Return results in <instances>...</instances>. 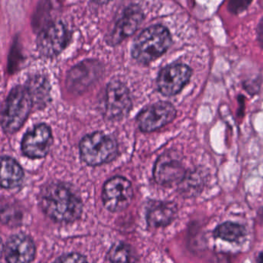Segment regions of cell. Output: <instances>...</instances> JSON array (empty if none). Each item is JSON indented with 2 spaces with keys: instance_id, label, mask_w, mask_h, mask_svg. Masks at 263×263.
<instances>
[{
  "instance_id": "1",
  "label": "cell",
  "mask_w": 263,
  "mask_h": 263,
  "mask_svg": "<svg viewBox=\"0 0 263 263\" xmlns=\"http://www.w3.org/2000/svg\"><path fill=\"white\" fill-rule=\"evenodd\" d=\"M40 204L46 215L58 222H73L83 212L82 200L67 183L56 181L44 186L40 195Z\"/></svg>"
},
{
  "instance_id": "2",
  "label": "cell",
  "mask_w": 263,
  "mask_h": 263,
  "mask_svg": "<svg viewBox=\"0 0 263 263\" xmlns=\"http://www.w3.org/2000/svg\"><path fill=\"white\" fill-rule=\"evenodd\" d=\"M172 43L170 33L162 26H153L144 30L135 40L132 56L140 63L152 62L164 54Z\"/></svg>"
},
{
  "instance_id": "3",
  "label": "cell",
  "mask_w": 263,
  "mask_h": 263,
  "mask_svg": "<svg viewBox=\"0 0 263 263\" xmlns=\"http://www.w3.org/2000/svg\"><path fill=\"white\" fill-rule=\"evenodd\" d=\"M33 104V98L27 86L14 87L7 98L3 111L1 123L4 132L10 135L18 132L27 121Z\"/></svg>"
},
{
  "instance_id": "4",
  "label": "cell",
  "mask_w": 263,
  "mask_h": 263,
  "mask_svg": "<svg viewBox=\"0 0 263 263\" xmlns=\"http://www.w3.org/2000/svg\"><path fill=\"white\" fill-rule=\"evenodd\" d=\"M118 153L117 141L110 135L103 132L89 134L80 143V155L88 165H102L111 162Z\"/></svg>"
},
{
  "instance_id": "5",
  "label": "cell",
  "mask_w": 263,
  "mask_h": 263,
  "mask_svg": "<svg viewBox=\"0 0 263 263\" xmlns=\"http://www.w3.org/2000/svg\"><path fill=\"white\" fill-rule=\"evenodd\" d=\"M132 108V101L127 87L120 81H112L106 88L104 113L106 119L118 121L124 119Z\"/></svg>"
},
{
  "instance_id": "6",
  "label": "cell",
  "mask_w": 263,
  "mask_h": 263,
  "mask_svg": "<svg viewBox=\"0 0 263 263\" xmlns=\"http://www.w3.org/2000/svg\"><path fill=\"white\" fill-rule=\"evenodd\" d=\"M133 197L132 183L124 177L115 176L110 178L103 187V204L110 212L125 210L132 203Z\"/></svg>"
},
{
  "instance_id": "7",
  "label": "cell",
  "mask_w": 263,
  "mask_h": 263,
  "mask_svg": "<svg viewBox=\"0 0 263 263\" xmlns=\"http://www.w3.org/2000/svg\"><path fill=\"white\" fill-rule=\"evenodd\" d=\"M176 114L171 103L161 101L143 109L137 116L136 122L141 132L151 133L173 121Z\"/></svg>"
},
{
  "instance_id": "8",
  "label": "cell",
  "mask_w": 263,
  "mask_h": 263,
  "mask_svg": "<svg viewBox=\"0 0 263 263\" xmlns=\"http://www.w3.org/2000/svg\"><path fill=\"white\" fill-rule=\"evenodd\" d=\"M187 171L182 163V158L175 152L162 154L154 166L153 175L155 181L163 186L179 184Z\"/></svg>"
},
{
  "instance_id": "9",
  "label": "cell",
  "mask_w": 263,
  "mask_h": 263,
  "mask_svg": "<svg viewBox=\"0 0 263 263\" xmlns=\"http://www.w3.org/2000/svg\"><path fill=\"white\" fill-rule=\"evenodd\" d=\"M69 38L67 27L62 23H53L40 33L37 38L38 50L47 58L58 56L67 47Z\"/></svg>"
},
{
  "instance_id": "10",
  "label": "cell",
  "mask_w": 263,
  "mask_h": 263,
  "mask_svg": "<svg viewBox=\"0 0 263 263\" xmlns=\"http://www.w3.org/2000/svg\"><path fill=\"white\" fill-rule=\"evenodd\" d=\"M53 144L51 129L46 124H40L27 132L21 143L23 153L32 159L47 156Z\"/></svg>"
},
{
  "instance_id": "11",
  "label": "cell",
  "mask_w": 263,
  "mask_h": 263,
  "mask_svg": "<svg viewBox=\"0 0 263 263\" xmlns=\"http://www.w3.org/2000/svg\"><path fill=\"white\" fill-rule=\"evenodd\" d=\"M191 75V69L184 64L167 66L158 75V90L164 96L178 95L189 82Z\"/></svg>"
},
{
  "instance_id": "12",
  "label": "cell",
  "mask_w": 263,
  "mask_h": 263,
  "mask_svg": "<svg viewBox=\"0 0 263 263\" xmlns=\"http://www.w3.org/2000/svg\"><path fill=\"white\" fill-rule=\"evenodd\" d=\"M6 260L10 263L30 262L36 255L33 239L25 234L12 235L4 249Z\"/></svg>"
},
{
  "instance_id": "13",
  "label": "cell",
  "mask_w": 263,
  "mask_h": 263,
  "mask_svg": "<svg viewBox=\"0 0 263 263\" xmlns=\"http://www.w3.org/2000/svg\"><path fill=\"white\" fill-rule=\"evenodd\" d=\"M143 21V13L138 7H130L123 13L109 37L112 45L118 44L138 30Z\"/></svg>"
},
{
  "instance_id": "14",
  "label": "cell",
  "mask_w": 263,
  "mask_h": 263,
  "mask_svg": "<svg viewBox=\"0 0 263 263\" xmlns=\"http://www.w3.org/2000/svg\"><path fill=\"white\" fill-rule=\"evenodd\" d=\"M177 214L178 208L175 202L153 201L147 206L146 219L151 227H165L175 219Z\"/></svg>"
},
{
  "instance_id": "15",
  "label": "cell",
  "mask_w": 263,
  "mask_h": 263,
  "mask_svg": "<svg viewBox=\"0 0 263 263\" xmlns=\"http://www.w3.org/2000/svg\"><path fill=\"white\" fill-rule=\"evenodd\" d=\"M99 64L93 61L83 62L77 66L69 73L68 83L70 87L77 90L90 85L99 73Z\"/></svg>"
},
{
  "instance_id": "16",
  "label": "cell",
  "mask_w": 263,
  "mask_h": 263,
  "mask_svg": "<svg viewBox=\"0 0 263 263\" xmlns=\"http://www.w3.org/2000/svg\"><path fill=\"white\" fill-rule=\"evenodd\" d=\"M24 172L21 164L8 156L1 160V186L4 189H11L17 187L22 182Z\"/></svg>"
},
{
  "instance_id": "17",
  "label": "cell",
  "mask_w": 263,
  "mask_h": 263,
  "mask_svg": "<svg viewBox=\"0 0 263 263\" xmlns=\"http://www.w3.org/2000/svg\"><path fill=\"white\" fill-rule=\"evenodd\" d=\"M207 181V174L201 169L186 172L183 179L180 181L178 191L182 196L192 198L202 192Z\"/></svg>"
},
{
  "instance_id": "18",
  "label": "cell",
  "mask_w": 263,
  "mask_h": 263,
  "mask_svg": "<svg viewBox=\"0 0 263 263\" xmlns=\"http://www.w3.org/2000/svg\"><path fill=\"white\" fill-rule=\"evenodd\" d=\"M27 87L33 98V104L44 107L47 104L50 99V85L45 78L34 77L28 81Z\"/></svg>"
},
{
  "instance_id": "19",
  "label": "cell",
  "mask_w": 263,
  "mask_h": 263,
  "mask_svg": "<svg viewBox=\"0 0 263 263\" xmlns=\"http://www.w3.org/2000/svg\"><path fill=\"white\" fill-rule=\"evenodd\" d=\"M245 227L238 223L226 221L219 224L214 231V235L229 242H238L246 236Z\"/></svg>"
},
{
  "instance_id": "20",
  "label": "cell",
  "mask_w": 263,
  "mask_h": 263,
  "mask_svg": "<svg viewBox=\"0 0 263 263\" xmlns=\"http://www.w3.org/2000/svg\"><path fill=\"white\" fill-rule=\"evenodd\" d=\"M107 261H123L130 262L136 261V257L128 245L118 242L114 245L106 255Z\"/></svg>"
},
{
  "instance_id": "21",
  "label": "cell",
  "mask_w": 263,
  "mask_h": 263,
  "mask_svg": "<svg viewBox=\"0 0 263 263\" xmlns=\"http://www.w3.org/2000/svg\"><path fill=\"white\" fill-rule=\"evenodd\" d=\"M252 0H230L229 9L232 13H240L244 11L249 5Z\"/></svg>"
},
{
  "instance_id": "22",
  "label": "cell",
  "mask_w": 263,
  "mask_h": 263,
  "mask_svg": "<svg viewBox=\"0 0 263 263\" xmlns=\"http://www.w3.org/2000/svg\"><path fill=\"white\" fill-rule=\"evenodd\" d=\"M87 259L85 256L76 252L73 253L66 254V255L60 256L56 261L58 262H83L87 261Z\"/></svg>"
},
{
  "instance_id": "23",
  "label": "cell",
  "mask_w": 263,
  "mask_h": 263,
  "mask_svg": "<svg viewBox=\"0 0 263 263\" xmlns=\"http://www.w3.org/2000/svg\"><path fill=\"white\" fill-rule=\"evenodd\" d=\"M257 36H258V41L260 46L263 49V19L258 24V29H257Z\"/></svg>"
},
{
  "instance_id": "24",
  "label": "cell",
  "mask_w": 263,
  "mask_h": 263,
  "mask_svg": "<svg viewBox=\"0 0 263 263\" xmlns=\"http://www.w3.org/2000/svg\"><path fill=\"white\" fill-rule=\"evenodd\" d=\"M93 1L98 4H105L110 2L111 0H93Z\"/></svg>"
},
{
  "instance_id": "25",
  "label": "cell",
  "mask_w": 263,
  "mask_h": 263,
  "mask_svg": "<svg viewBox=\"0 0 263 263\" xmlns=\"http://www.w3.org/2000/svg\"><path fill=\"white\" fill-rule=\"evenodd\" d=\"M257 261H258V262H263V253H261L258 255Z\"/></svg>"
}]
</instances>
